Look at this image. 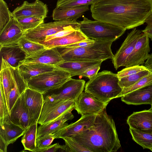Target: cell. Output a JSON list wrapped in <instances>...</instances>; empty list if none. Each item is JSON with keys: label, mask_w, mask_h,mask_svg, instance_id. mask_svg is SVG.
Segmentation results:
<instances>
[{"label": "cell", "mask_w": 152, "mask_h": 152, "mask_svg": "<svg viewBox=\"0 0 152 152\" xmlns=\"http://www.w3.org/2000/svg\"><path fill=\"white\" fill-rule=\"evenodd\" d=\"M0 124L5 121L9 120V113L2 86L0 83Z\"/></svg>", "instance_id": "39"}, {"label": "cell", "mask_w": 152, "mask_h": 152, "mask_svg": "<svg viewBox=\"0 0 152 152\" xmlns=\"http://www.w3.org/2000/svg\"><path fill=\"white\" fill-rule=\"evenodd\" d=\"M75 101L64 100L59 102L44 101L39 118V124L44 125L50 123L66 112L74 109Z\"/></svg>", "instance_id": "9"}, {"label": "cell", "mask_w": 152, "mask_h": 152, "mask_svg": "<svg viewBox=\"0 0 152 152\" xmlns=\"http://www.w3.org/2000/svg\"><path fill=\"white\" fill-rule=\"evenodd\" d=\"M1 58L6 61L14 68H18L26 57L25 53L18 43L0 46Z\"/></svg>", "instance_id": "22"}, {"label": "cell", "mask_w": 152, "mask_h": 152, "mask_svg": "<svg viewBox=\"0 0 152 152\" xmlns=\"http://www.w3.org/2000/svg\"><path fill=\"white\" fill-rule=\"evenodd\" d=\"M12 17L7 3L4 0H0V31Z\"/></svg>", "instance_id": "37"}, {"label": "cell", "mask_w": 152, "mask_h": 152, "mask_svg": "<svg viewBox=\"0 0 152 152\" xmlns=\"http://www.w3.org/2000/svg\"><path fill=\"white\" fill-rule=\"evenodd\" d=\"M121 97V100L128 104L151 105L152 104V84L129 92Z\"/></svg>", "instance_id": "21"}, {"label": "cell", "mask_w": 152, "mask_h": 152, "mask_svg": "<svg viewBox=\"0 0 152 152\" xmlns=\"http://www.w3.org/2000/svg\"><path fill=\"white\" fill-rule=\"evenodd\" d=\"M113 41L95 40L84 47L64 50L57 48L65 61H102L113 59L111 46Z\"/></svg>", "instance_id": "4"}, {"label": "cell", "mask_w": 152, "mask_h": 152, "mask_svg": "<svg viewBox=\"0 0 152 152\" xmlns=\"http://www.w3.org/2000/svg\"><path fill=\"white\" fill-rule=\"evenodd\" d=\"M0 136L8 145L14 143L18 138L23 135L25 131V130L13 124L9 120L0 124Z\"/></svg>", "instance_id": "28"}, {"label": "cell", "mask_w": 152, "mask_h": 152, "mask_svg": "<svg viewBox=\"0 0 152 152\" xmlns=\"http://www.w3.org/2000/svg\"><path fill=\"white\" fill-rule=\"evenodd\" d=\"M106 108L96 115L91 127L71 137L91 152H116L121 148L114 121Z\"/></svg>", "instance_id": "2"}, {"label": "cell", "mask_w": 152, "mask_h": 152, "mask_svg": "<svg viewBox=\"0 0 152 152\" xmlns=\"http://www.w3.org/2000/svg\"><path fill=\"white\" fill-rule=\"evenodd\" d=\"M150 51L149 38L142 32L127 58L125 67L142 65L149 57Z\"/></svg>", "instance_id": "13"}, {"label": "cell", "mask_w": 152, "mask_h": 152, "mask_svg": "<svg viewBox=\"0 0 152 152\" xmlns=\"http://www.w3.org/2000/svg\"><path fill=\"white\" fill-rule=\"evenodd\" d=\"M85 84L84 80L71 78L58 88L43 94L44 101H75L83 92Z\"/></svg>", "instance_id": "7"}, {"label": "cell", "mask_w": 152, "mask_h": 152, "mask_svg": "<svg viewBox=\"0 0 152 152\" xmlns=\"http://www.w3.org/2000/svg\"><path fill=\"white\" fill-rule=\"evenodd\" d=\"M152 1V0H151Z\"/></svg>", "instance_id": "52"}, {"label": "cell", "mask_w": 152, "mask_h": 152, "mask_svg": "<svg viewBox=\"0 0 152 152\" xmlns=\"http://www.w3.org/2000/svg\"><path fill=\"white\" fill-rule=\"evenodd\" d=\"M151 107L150 109L152 110V104H151Z\"/></svg>", "instance_id": "50"}, {"label": "cell", "mask_w": 152, "mask_h": 152, "mask_svg": "<svg viewBox=\"0 0 152 152\" xmlns=\"http://www.w3.org/2000/svg\"><path fill=\"white\" fill-rule=\"evenodd\" d=\"M95 40L88 38L86 39L62 47L58 48L64 50H68L75 48L85 47L90 45L95 42Z\"/></svg>", "instance_id": "43"}, {"label": "cell", "mask_w": 152, "mask_h": 152, "mask_svg": "<svg viewBox=\"0 0 152 152\" xmlns=\"http://www.w3.org/2000/svg\"><path fill=\"white\" fill-rule=\"evenodd\" d=\"M14 77L15 85L11 91L9 96L10 112L18 99L28 87L27 83L21 76L18 68H15Z\"/></svg>", "instance_id": "29"}, {"label": "cell", "mask_w": 152, "mask_h": 152, "mask_svg": "<svg viewBox=\"0 0 152 152\" xmlns=\"http://www.w3.org/2000/svg\"><path fill=\"white\" fill-rule=\"evenodd\" d=\"M71 77L69 72L56 67L52 71L32 78L27 84L29 88L44 94L59 87Z\"/></svg>", "instance_id": "6"}, {"label": "cell", "mask_w": 152, "mask_h": 152, "mask_svg": "<svg viewBox=\"0 0 152 152\" xmlns=\"http://www.w3.org/2000/svg\"><path fill=\"white\" fill-rule=\"evenodd\" d=\"M101 65H99L90 68L84 72L81 75V76L86 77L90 80L97 74L100 68Z\"/></svg>", "instance_id": "44"}, {"label": "cell", "mask_w": 152, "mask_h": 152, "mask_svg": "<svg viewBox=\"0 0 152 152\" xmlns=\"http://www.w3.org/2000/svg\"><path fill=\"white\" fill-rule=\"evenodd\" d=\"M18 43L26 53V57L46 48L41 44L30 41L23 37L19 41Z\"/></svg>", "instance_id": "32"}, {"label": "cell", "mask_w": 152, "mask_h": 152, "mask_svg": "<svg viewBox=\"0 0 152 152\" xmlns=\"http://www.w3.org/2000/svg\"><path fill=\"white\" fill-rule=\"evenodd\" d=\"M96 0H58L56 7L59 9L91 5Z\"/></svg>", "instance_id": "35"}, {"label": "cell", "mask_w": 152, "mask_h": 152, "mask_svg": "<svg viewBox=\"0 0 152 152\" xmlns=\"http://www.w3.org/2000/svg\"><path fill=\"white\" fill-rule=\"evenodd\" d=\"M150 72L147 69L134 74L121 78L119 79V84L123 89L129 87L144 76L149 74Z\"/></svg>", "instance_id": "34"}, {"label": "cell", "mask_w": 152, "mask_h": 152, "mask_svg": "<svg viewBox=\"0 0 152 152\" xmlns=\"http://www.w3.org/2000/svg\"><path fill=\"white\" fill-rule=\"evenodd\" d=\"M61 147V145L58 143L53 145H50L45 148H37L33 152H55L60 150Z\"/></svg>", "instance_id": "45"}, {"label": "cell", "mask_w": 152, "mask_h": 152, "mask_svg": "<svg viewBox=\"0 0 152 152\" xmlns=\"http://www.w3.org/2000/svg\"><path fill=\"white\" fill-rule=\"evenodd\" d=\"M88 39L79 29L76 30L66 36L39 43L46 48H58L64 47Z\"/></svg>", "instance_id": "24"}, {"label": "cell", "mask_w": 152, "mask_h": 152, "mask_svg": "<svg viewBox=\"0 0 152 152\" xmlns=\"http://www.w3.org/2000/svg\"><path fill=\"white\" fill-rule=\"evenodd\" d=\"M144 66L149 70L152 71V53L150 54L145 61Z\"/></svg>", "instance_id": "48"}, {"label": "cell", "mask_w": 152, "mask_h": 152, "mask_svg": "<svg viewBox=\"0 0 152 152\" xmlns=\"http://www.w3.org/2000/svg\"><path fill=\"white\" fill-rule=\"evenodd\" d=\"M90 10L95 20L129 29L143 24L152 14V1L96 0Z\"/></svg>", "instance_id": "1"}, {"label": "cell", "mask_w": 152, "mask_h": 152, "mask_svg": "<svg viewBox=\"0 0 152 152\" xmlns=\"http://www.w3.org/2000/svg\"><path fill=\"white\" fill-rule=\"evenodd\" d=\"M55 139L54 133L46 134L37 137V148H42L50 145Z\"/></svg>", "instance_id": "41"}, {"label": "cell", "mask_w": 152, "mask_h": 152, "mask_svg": "<svg viewBox=\"0 0 152 152\" xmlns=\"http://www.w3.org/2000/svg\"><path fill=\"white\" fill-rule=\"evenodd\" d=\"M68 110L55 120L48 124L40 125L37 127V137L44 135L54 133L57 131L68 126L66 122L72 119L74 116L71 112Z\"/></svg>", "instance_id": "25"}, {"label": "cell", "mask_w": 152, "mask_h": 152, "mask_svg": "<svg viewBox=\"0 0 152 152\" xmlns=\"http://www.w3.org/2000/svg\"><path fill=\"white\" fill-rule=\"evenodd\" d=\"M22 31L24 32L33 29L44 23L42 17H28L15 18Z\"/></svg>", "instance_id": "33"}, {"label": "cell", "mask_w": 152, "mask_h": 152, "mask_svg": "<svg viewBox=\"0 0 152 152\" xmlns=\"http://www.w3.org/2000/svg\"><path fill=\"white\" fill-rule=\"evenodd\" d=\"M80 30L88 38L98 40L114 41L123 34L126 30L115 25L84 17L79 22Z\"/></svg>", "instance_id": "5"}, {"label": "cell", "mask_w": 152, "mask_h": 152, "mask_svg": "<svg viewBox=\"0 0 152 152\" xmlns=\"http://www.w3.org/2000/svg\"><path fill=\"white\" fill-rule=\"evenodd\" d=\"M55 66L43 64H23L18 68L20 74L27 83L32 78L54 69Z\"/></svg>", "instance_id": "26"}, {"label": "cell", "mask_w": 152, "mask_h": 152, "mask_svg": "<svg viewBox=\"0 0 152 152\" xmlns=\"http://www.w3.org/2000/svg\"><path fill=\"white\" fill-rule=\"evenodd\" d=\"M71 26L80 27L79 22L75 20H66L43 23L33 29L24 32L23 37L30 41L39 43L44 40L47 36Z\"/></svg>", "instance_id": "8"}, {"label": "cell", "mask_w": 152, "mask_h": 152, "mask_svg": "<svg viewBox=\"0 0 152 152\" xmlns=\"http://www.w3.org/2000/svg\"><path fill=\"white\" fill-rule=\"evenodd\" d=\"M151 84H152V71H151L149 74L142 77L134 85L123 89L119 97L133 91Z\"/></svg>", "instance_id": "36"}, {"label": "cell", "mask_w": 152, "mask_h": 152, "mask_svg": "<svg viewBox=\"0 0 152 152\" xmlns=\"http://www.w3.org/2000/svg\"><path fill=\"white\" fill-rule=\"evenodd\" d=\"M147 24L152 25V14L145 21Z\"/></svg>", "instance_id": "49"}, {"label": "cell", "mask_w": 152, "mask_h": 152, "mask_svg": "<svg viewBox=\"0 0 152 152\" xmlns=\"http://www.w3.org/2000/svg\"><path fill=\"white\" fill-rule=\"evenodd\" d=\"M9 120L25 130L29 126V113L25 102L23 93L10 110Z\"/></svg>", "instance_id": "17"}, {"label": "cell", "mask_w": 152, "mask_h": 152, "mask_svg": "<svg viewBox=\"0 0 152 152\" xmlns=\"http://www.w3.org/2000/svg\"><path fill=\"white\" fill-rule=\"evenodd\" d=\"M24 98L29 115V126L37 122L44 103L43 94L29 88L23 92Z\"/></svg>", "instance_id": "14"}, {"label": "cell", "mask_w": 152, "mask_h": 152, "mask_svg": "<svg viewBox=\"0 0 152 152\" xmlns=\"http://www.w3.org/2000/svg\"><path fill=\"white\" fill-rule=\"evenodd\" d=\"M96 114L82 115L76 122L54 132L55 138H62L76 135L89 129L94 124Z\"/></svg>", "instance_id": "12"}, {"label": "cell", "mask_w": 152, "mask_h": 152, "mask_svg": "<svg viewBox=\"0 0 152 152\" xmlns=\"http://www.w3.org/2000/svg\"><path fill=\"white\" fill-rule=\"evenodd\" d=\"M0 83L2 86L6 103L10 112L9 96L15 85V68L2 58H1Z\"/></svg>", "instance_id": "20"}, {"label": "cell", "mask_w": 152, "mask_h": 152, "mask_svg": "<svg viewBox=\"0 0 152 152\" xmlns=\"http://www.w3.org/2000/svg\"><path fill=\"white\" fill-rule=\"evenodd\" d=\"M64 141L65 145L67 147L69 152H84L91 151L80 145L71 137L62 138Z\"/></svg>", "instance_id": "38"}, {"label": "cell", "mask_w": 152, "mask_h": 152, "mask_svg": "<svg viewBox=\"0 0 152 152\" xmlns=\"http://www.w3.org/2000/svg\"><path fill=\"white\" fill-rule=\"evenodd\" d=\"M142 32L136 27L128 34L125 40L112 59L115 68L125 66L126 60L133 50Z\"/></svg>", "instance_id": "11"}, {"label": "cell", "mask_w": 152, "mask_h": 152, "mask_svg": "<svg viewBox=\"0 0 152 152\" xmlns=\"http://www.w3.org/2000/svg\"><path fill=\"white\" fill-rule=\"evenodd\" d=\"M127 123L130 128L152 133V110L134 112L128 117Z\"/></svg>", "instance_id": "18"}, {"label": "cell", "mask_w": 152, "mask_h": 152, "mask_svg": "<svg viewBox=\"0 0 152 152\" xmlns=\"http://www.w3.org/2000/svg\"><path fill=\"white\" fill-rule=\"evenodd\" d=\"M148 69L144 66L137 65L126 67L118 72L117 76L119 78L134 74Z\"/></svg>", "instance_id": "40"}, {"label": "cell", "mask_w": 152, "mask_h": 152, "mask_svg": "<svg viewBox=\"0 0 152 152\" xmlns=\"http://www.w3.org/2000/svg\"><path fill=\"white\" fill-rule=\"evenodd\" d=\"M142 31L152 40V25L147 24L145 28Z\"/></svg>", "instance_id": "46"}, {"label": "cell", "mask_w": 152, "mask_h": 152, "mask_svg": "<svg viewBox=\"0 0 152 152\" xmlns=\"http://www.w3.org/2000/svg\"><path fill=\"white\" fill-rule=\"evenodd\" d=\"M102 61H65L55 66L64 70L70 74L71 77L81 76L86 71L97 66L101 65Z\"/></svg>", "instance_id": "23"}, {"label": "cell", "mask_w": 152, "mask_h": 152, "mask_svg": "<svg viewBox=\"0 0 152 152\" xmlns=\"http://www.w3.org/2000/svg\"><path fill=\"white\" fill-rule=\"evenodd\" d=\"M8 145L6 142L0 136V152H7Z\"/></svg>", "instance_id": "47"}, {"label": "cell", "mask_w": 152, "mask_h": 152, "mask_svg": "<svg viewBox=\"0 0 152 152\" xmlns=\"http://www.w3.org/2000/svg\"><path fill=\"white\" fill-rule=\"evenodd\" d=\"M132 139L143 149L152 148V133H146L129 127Z\"/></svg>", "instance_id": "31"}, {"label": "cell", "mask_w": 152, "mask_h": 152, "mask_svg": "<svg viewBox=\"0 0 152 152\" xmlns=\"http://www.w3.org/2000/svg\"><path fill=\"white\" fill-rule=\"evenodd\" d=\"M119 81L117 74L104 70L88 81L85 85V91L103 102L109 103L111 100L119 98L123 91Z\"/></svg>", "instance_id": "3"}, {"label": "cell", "mask_w": 152, "mask_h": 152, "mask_svg": "<svg viewBox=\"0 0 152 152\" xmlns=\"http://www.w3.org/2000/svg\"><path fill=\"white\" fill-rule=\"evenodd\" d=\"M23 33L16 19L12 17L0 31V46L18 43Z\"/></svg>", "instance_id": "19"}, {"label": "cell", "mask_w": 152, "mask_h": 152, "mask_svg": "<svg viewBox=\"0 0 152 152\" xmlns=\"http://www.w3.org/2000/svg\"><path fill=\"white\" fill-rule=\"evenodd\" d=\"M150 150L152 151V148H151Z\"/></svg>", "instance_id": "51"}, {"label": "cell", "mask_w": 152, "mask_h": 152, "mask_svg": "<svg viewBox=\"0 0 152 152\" xmlns=\"http://www.w3.org/2000/svg\"><path fill=\"white\" fill-rule=\"evenodd\" d=\"M48 9L47 5L39 0L32 3L24 1L20 6L16 7L12 12V17L15 18L36 17L45 19L47 17Z\"/></svg>", "instance_id": "15"}, {"label": "cell", "mask_w": 152, "mask_h": 152, "mask_svg": "<svg viewBox=\"0 0 152 152\" xmlns=\"http://www.w3.org/2000/svg\"><path fill=\"white\" fill-rule=\"evenodd\" d=\"M79 29V27L71 26L53 34L47 36L44 40L41 42H45L51 39L64 37L72 33L76 30Z\"/></svg>", "instance_id": "42"}, {"label": "cell", "mask_w": 152, "mask_h": 152, "mask_svg": "<svg viewBox=\"0 0 152 152\" xmlns=\"http://www.w3.org/2000/svg\"><path fill=\"white\" fill-rule=\"evenodd\" d=\"M37 122L29 126L25 130L21 140L25 150L33 152L37 148Z\"/></svg>", "instance_id": "30"}, {"label": "cell", "mask_w": 152, "mask_h": 152, "mask_svg": "<svg viewBox=\"0 0 152 152\" xmlns=\"http://www.w3.org/2000/svg\"><path fill=\"white\" fill-rule=\"evenodd\" d=\"M89 10V6L74 8L59 9L56 7L53 10L52 16L53 20H76Z\"/></svg>", "instance_id": "27"}, {"label": "cell", "mask_w": 152, "mask_h": 152, "mask_svg": "<svg viewBox=\"0 0 152 152\" xmlns=\"http://www.w3.org/2000/svg\"><path fill=\"white\" fill-rule=\"evenodd\" d=\"M64 61L57 48H46L26 57L20 65L23 64H40L55 66Z\"/></svg>", "instance_id": "16"}, {"label": "cell", "mask_w": 152, "mask_h": 152, "mask_svg": "<svg viewBox=\"0 0 152 152\" xmlns=\"http://www.w3.org/2000/svg\"><path fill=\"white\" fill-rule=\"evenodd\" d=\"M108 103L102 101L89 93L83 92L75 101L74 109L81 115H97L106 108Z\"/></svg>", "instance_id": "10"}]
</instances>
